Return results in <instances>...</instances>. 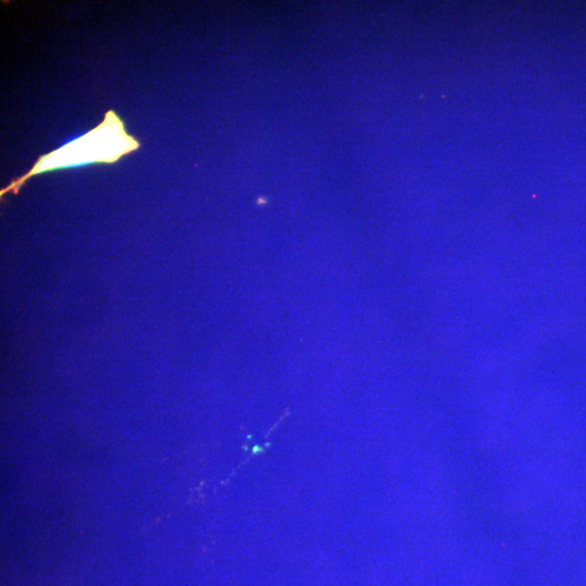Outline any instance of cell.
<instances>
[{
	"label": "cell",
	"instance_id": "obj_1",
	"mask_svg": "<svg viewBox=\"0 0 586 586\" xmlns=\"http://www.w3.org/2000/svg\"><path fill=\"white\" fill-rule=\"evenodd\" d=\"M140 143L127 133L119 116L109 110L104 119L82 137L41 155L35 165L23 176L12 180L1 189V200L8 192L16 194L30 177L61 168L75 167L90 163H115L122 156L138 150Z\"/></svg>",
	"mask_w": 586,
	"mask_h": 586
}]
</instances>
